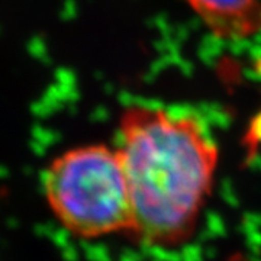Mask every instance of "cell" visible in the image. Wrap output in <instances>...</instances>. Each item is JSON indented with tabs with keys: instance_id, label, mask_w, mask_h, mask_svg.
I'll return each mask as SVG.
<instances>
[{
	"instance_id": "3957f363",
	"label": "cell",
	"mask_w": 261,
	"mask_h": 261,
	"mask_svg": "<svg viewBox=\"0 0 261 261\" xmlns=\"http://www.w3.org/2000/svg\"><path fill=\"white\" fill-rule=\"evenodd\" d=\"M215 37L243 41L261 32V0H185Z\"/></svg>"
},
{
	"instance_id": "7a4b0ae2",
	"label": "cell",
	"mask_w": 261,
	"mask_h": 261,
	"mask_svg": "<svg viewBox=\"0 0 261 261\" xmlns=\"http://www.w3.org/2000/svg\"><path fill=\"white\" fill-rule=\"evenodd\" d=\"M42 185L54 216L75 237L129 233V195L116 148L84 144L65 149L48 164Z\"/></svg>"
},
{
	"instance_id": "6da1fadb",
	"label": "cell",
	"mask_w": 261,
	"mask_h": 261,
	"mask_svg": "<svg viewBox=\"0 0 261 261\" xmlns=\"http://www.w3.org/2000/svg\"><path fill=\"white\" fill-rule=\"evenodd\" d=\"M118 154L137 243L177 248L195 235L214 189L219 151L192 115L132 103L119 119Z\"/></svg>"
}]
</instances>
